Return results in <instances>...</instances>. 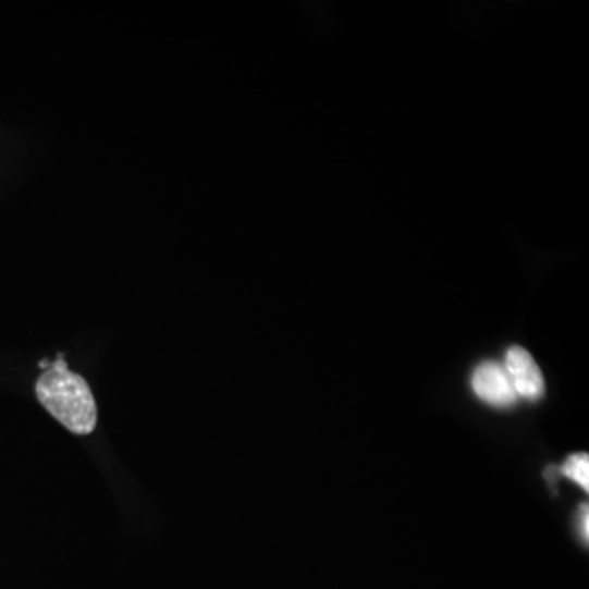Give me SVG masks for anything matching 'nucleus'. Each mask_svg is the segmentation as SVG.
Segmentation results:
<instances>
[{
  "mask_svg": "<svg viewBox=\"0 0 589 589\" xmlns=\"http://www.w3.org/2000/svg\"><path fill=\"white\" fill-rule=\"evenodd\" d=\"M588 504H582L579 510V526H581V536L585 542H588L589 527H588Z\"/></svg>",
  "mask_w": 589,
  "mask_h": 589,
  "instance_id": "5",
  "label": "nucleus"
},
{
  "mask_svg": "<svg viewBox=\"0 0 589 589\" xmlns=\"http://www.w3.org/2000/svg\"><path fill=\"white\" fill-rule=\"evenodd\" d=\"M504 370L513 383L516 395L527 400H539L545 392L542 372L533 357L523 347H511L507 351Z\"/></svg>",
  "mask_w": 589,
  "mask_h": 589,
  "instance_id": "2",
  "label": "nucleus"
},
{
  "mask_svg": "<svg viewBox=\"0 0 589 589\" xmlns=\"http://www.w3.org/2000/svg\"><path fill=\"white\" fill-rule=\"evenodd\" d=\"M471 386L477 393L478 398L490 403L500 408L514 405L516 403V392H514L513 383L507 377L503 366L496 363H484L475 370Z\"/></svg>",
  "mask_w": 589,
  "mask_h": 589,
  "instance_id": "3",
  "label": "nucleus"
},
{
  "mask_svg": "<svg viewBox=\"0 0 589 589\" xmlns=\"http://www.w3.org/2000/svg\"><path fill=\"white\" fill-rule=\"evenodd\" d=\"M41 405L71 432L89 434L97 425V406L83 377L68 369L63 356L37 382Z\"/></svg>",
  "mask_w": 589,
  "mask_h": 589,
  "instance_id": "1",
  "label": "nucleus"
},
{
  "mask_svg": "<svg viewBox=\"0 0 589 589\" xmlns=\"http://www.w3.org/2000/svg\"><path fill=\"white\" fill-rule=\"evenodd\" d=\"M562 474L569 480L576 481L579 487L589 490V457L588 454H575L566 458Z\"/></svg>",
  "mask_w": 589,
  "mask_h": 589,
  "instance_id": "4",
  "label": "nucleus"
}]
</instances>
